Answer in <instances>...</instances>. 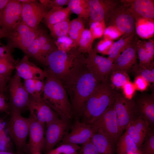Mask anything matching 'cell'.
Segmentation results:
<instances>
[{
  "instance_id": "bcb514c9",
  "label": "cell",
  "mask_w": 154,
  "mask_h": 154,
  "mask_svg": "<svg viewBox=\"0 0 154 154\" xmlns=\"http://www.w3.org/2000/svg\"><path fill=\"white\" fill-rule=\"evenodd\" d=\"M123 96L126 99L131 100L133 99L136 90L133 83L130 80H128L123 86Z\"/></svg>"
},
{
  "instance_id": "e575fe53",
  "label": "cell",
  "mask_w": 154,
  "mask_h": 154,
  "mask_svg": "<svg viewBox=\"0 0 154 154\" xmlns=\"http://www.w3.org/2000/svg\"><path fill=\"white\" fill-rule=\"evenodd\" d=\"M125 130V131L135 143L139 149L147 135L138 131L136 128L132 121L128 125Z\"/></svg>"
},
{
  "instance_id": "3957f363",
  "label": "cell",
  "mask_w": 154,
  "mask_h": 154,
  "mask_svg": "<svg viewBox=\"0 0 154 154\" xmlns=\"http://www.w3.org/2000/svg\"><path fill=\"white\" fill-rule=\"evenodd\" d=\"M45 70L47 75L42 99L61 119L67 121L71 118L73 111L66 91L58 79Z\"/></svg>"
},
{
  "instance_id": "83f0119b",
  "label": "cell",
  "mask_w": 154,
  "mask_h": 154,
  "mask_svg": "<svg viewBox=\"0 0 154 154\" xmlns=\"http://www.w3.org/2000/svg\"><path fill=\"white\" fill-rule=\"evenodd\" d=\"M68 5L71 12L77 15L78 17L85 20L89 19L88 0H70Z\"/></svg>"
},
{
  "instance_id": "680465c9",
  "label": "cell",
  "mask_w": 154,
  "mask_h": 154,
  "mask_svg": "<svg viewBox=\"0 0 154 154\" xmlns=\"http://www.w3.org/2000/svg\"><path fill=\"white\" fill-rule=\"evenodd\" d=\"M0 154H15L10 151H0Z\"/></svg>"
},
{
  "instance_id": "ee69618b",
  "label": "cell",
  "mask_w": 154,
  "mask_h": 154,
  "mask_svg": "<svg viewBox=\"0 0 154 154\" xmlns=\"http://www.w3.org/2000/svg\"><path fill=\"white\" fill-rule=\"evenodd\" d=\"M123 34L117 28L113 26H108L104 31V38L112 41L123 36Z\"/></svg>"
},
{
  "instance_id": "9a60e30c",
  "label": "cell",
  "mask_w": 154,
  "mask_h": 154,
  "mask_svg": "<svg viewBox=\"0 0 154 154\" xmlns=\"http://www.w3.org/2000/svg\"><path fill=\"white\" fill-rule=\"evenodd\" d=\"M118 2L113 0H88L90 11L89 24L103 20L106 24L110 13Z\"/></svg>"
},
{
  "instance_id": "52a82bcc",
  "label": "cell",
  "mask_w": 154,
  "mask_h": 154,
  "mask_svg": "<svg viewBox=\"0 0 154 154\" xmlns=\"http://www.w3.org/2000/svg\"><path fill=\"white\" fill-rule=\"evenodd\" d=\"M110 13L106 23L117 28L126 37L135 34V20L134 16L120 2Z\"/></svg>"
},
{
  "instance_id": "6da1fadb",
  "label": "cell",
  "mask_w": 154,
  "mask_h": 154,
  "mask_svg": "<svg viewBox=\"0 0 154 154\" xmlns=\"http://www.w3.org/2000/svg\"><path fill=\"white\" fill-rule=\"evenodd\" d=\"M85 60L77 48L68 52L57 48L48 57L45 70L58 79L65 88L85 65Z\"/></svg>"
},
{
  "instance_id": "7c38bea8",
  "label": "cell",
  "mask_w": 154,
  "mask_h": 154,
  "mask_svg": "<svg viewBox=\"0 0 154 154\" xmlns=\"http://www.w3.org/2000/svg\"><path fill=\"white\" fill-rule=\"evenodd\" d=\"M22 7L18 0H9L5 8L1 27L7 37L22 21Z\"/></svg>"
},
{
  "instance_id": "f5cc1de1",
  "label": "cell",
  "mask_w": 154,
  "mask_h": 154,
  "mask_svg": "<svg viewBox=\"0 0 154 154\" xmlns=\"http://www.w3.org/2000/svg\"><path fill=\"white\" fill-rule=\"evenodd\" d=\"M11 78L0 75V94L5 96V93L8 89V83Z\"/></svg>"
},
{
  "instance_id": "91938a15",
  "label": "cell",
  "mask_w": 154,
  "mask_h": 154,
  "mask_svg": "<svg viewBox=\"0 0 154 154\" xmlns=\"http://www.w3.org/2000/svg\"><path fill=\"white\" fill-rule=\"evenodd\" d=\"M19 1L22 3H27L33 1L34 0H18Z\"/></svg>"
},
{
  "instance_id": "44dd1931",
  "label": "cell",
  "mask_w": 154,
  "mask_h": 154,
  "mask_svg": "<svg viewBox=\"0 0 154 154\" xmlns=\"http://www.w3.org/2000/svg\"><path fill=\"white\" fill-rule=\"evenodd\" d=\"M93 133L90 125L77 120L70 132L64 138L62 143L82 145L91 139Z\"/></svg>"
},
{
  "instance_id": "cb8c5ba5",
  "label": "cell",
  "mask_w": 154,
  "mask_h": 154,
  "mask_svg": "<svg viewBox=\"0 0 154 154\" xmlns=\"http://www.w3.org/2000/svg\"><path fill=\"white\" fill-rule=\"evenodd\" d=\"M90 139L100 154H113L114 145L103 133L94 132Z\"/></svg>"
},
{
  "instance_id": "db71d44e",
  "label": "cell",
  "mask_w": 154,
  "mask_h": 154,
  "mask_svg": "<svg viewBox=\"0 0 154 154\" xmlns=\"http://www.w3.org/2000/svg\"><path fill=\"white\" fill-rule=\"evenodd\" d=\"M6 96L0 94V112L9 113L10 106L6 101Z\"/></svg>"
},
{
  "instance_id": "6f0895ef",
  "label": "cell",
  "mask_w": 154,
  "mask_h": 154,
  "mask_svg": "<svg viewBox=\"0 0 154 154\" xmlns=\"http://www.w3.org/2000/svg\"><path fill=\"white\" fill-rule=\"evenodd\" d=\"M7 37V35L4 32L1 28L0 27V39L2 38Z\"/></svg>"
},
{
  "instance_id": "ac0fdd59",
  "label": "cell",
  "mask_w": 154,
  "mask_h": 154,
  "mask_svg": "<svg viewBox=\"0 0 154 154\" xmlns=\"http://www.w3.org/2000/svg\"><path fill=\"white\" fill-rule=\"evenodd\" d=\"M120 2L135 18H142L154 20V0H122Z\"/></svg>"
},
{
  "instance_id": "816d5d0a",
  "label": "cell",
  "mask_w": 154,
  "mask_h": 154,
  "mask_svg": "<svg viewBox=\"0 0 154 154\" xmlns=\"http://www.w3.org/2000/svg\"><path fill=\"white\" fill-rule=\"evenodd\" d=\"M23 84L25 89L30 96L35 95V79H29L24 80Z\"/></svg>"
},
{
  "instance_id": "74e56055",
  "label": "cell",
  "mask_w": 154,
  "mask_h": 154,
  "mask_svg": "<svg viewBox=\"0 0 154 154\" xmlns=\"http://www.w3.org/2000/svg\"><path fill=\"white\" fill-rule=\"evenodd\" d=\"M15 62L0 58V75L10 78L11 73L15 69Z\"/></svg>"
},
{
  "instance_id": "c3c4849f",
  "label": "cell",
  "mask_w": 154,
  "mask_h": 154,
  "mask_svg": "<svg viewBox=\"0 0 154 154\" xmlns=\"http://www.w3.org/2000/svg\"><path fill=\"white\" fill-rule=\"evenodd\" d=\"M135 77L133 83L136 90L141 92L146 90L150 85L148 82L141 76H137Z\"/></svg>"
},
{
  "instance_id": "30bf717a",
  "label": "cell",
  "mask_w": 154,
  "mask_h": 154,
  "mask_svg": "<svg viewBox=\"0 0 154 154\" xmlns=\"http://www.w3.org/2000/svg\"><path fill=\"white\" fill-rule=\"evenodd\" d=\"M134 99L128 100L119 92L114 102V107L119 127V138L129 124L135 119Z\"/></svg>"
},
{
  "instance_id": "7bdbcfd3",
  "label": "cell",
  "mask_w": 154,
  "mask_h": 154,
  "mask_svg": "<svg viewBox=\"0 0 154 154\" xmlns=\"http://www.w3.org/2000/svg\"><path fill=\"white\" fill-rule=\"evenodd\" d=\"M80 148L78 145L64 143L55 149L60 154H72L77 152Z\"/></svg>"
},
{
  "instance_id": "e0dca14e",
  "label": "cell",
  "mask_w": 154,
  "mask_h": 154,
  "mask_svg": "<svg viewBox=\"0 0 154 154\" xmlns=\"http://www.w3.org/2000/svg\"><path fill=\"white\" fill-rule=\"evenodd\" d=\"M15 69L17 75L24 80L33 79L44 81L47 75L45 70H43L31 62L27 55L24 56L21 60L15 61Z\"/></svg>"
},
{
  "instance_id": "f35d334b",
  "label": "cell",
  "mask_w": 154,
  "mask_h": 154,
  "mask_svg": "<svg viewBox=\"0 0 154 154\" xmlns=\"http://www.w3.org/2000/svg\"><path fill=\"white\" fill-rule=\"evenodd\" d=\"M25 53L29 57H31L41 63L40 47L38 36L31 43Z\"/></svg>"
},
{
  "instance_id": "277c9868",
  "label": "cell",
  "mask_w": 154,
  "mask_h": 154,
  "mask_svg": "<svg viewBox=\"0 0 154 154\" xmlns=\"http://www.w3.org/2000/svg\"><path fill=\"white\" fill-rule=\"evenodd\" d=\"M101 82L89 71L85 64L65 88L71 99L73 112L79 115L86 100Z\"/></svg>"
},
{
  "instance_id": "ab89813d",
  "label": "cell",
  "mask_w": 154,
  "mask_h": 154,
  "mask_svg": "<svg viewBox=\"0 0 154 154\" xmlns=\"http://www.w3.org/2000/svg\"><path fill=\"white\" fill-rule=\"evenodd\" d=\"M114 42L113 41L103 38L98 43L95 49L96 53L103 55H108L110 48Z\"/></svg>"
},
{
  "instance_id": "2e32d148",
  "label": "cell",
  "mask_w": 154,
  "mask_h": 154,
  "mask_svg": "<svg viewBox=\"0 0 154 154\" xmlns=\"http://www.w3.org/2000/svg\"><path fill=\"white\" fill-rule=\"evenodd\" d=\"M29 147L31 154L40 152L44 148V123L39 121L33 113H30Z\"/></svg>"
},
{
  "instance_id": "ba28073f",
  "label": "cell",
  "mask_w": 154,
  "mask_h": 154,
  "mask_svg": "<svg viewBox=\"0 0 154 154\" xmlns=\"http://www.w3.org/2000/svg\"><path fill=\"white\" fill-rule=\"evenodd\" d=\"M39 32V29L31 28L22 21L9 34L7 45L13 49L19 48L25 53Z\"/></svg>"
},
{
  "instance_id": "94428289",
  "label": "cell",
  "mask_w": 154,
  "mask_h": 154,
  "mask_svg": "<svg viewBox=\"0 0 154 154\" xmlns=\"http://www.w3.org/2000/svg\"><path fill=\"white\" fill-rule=\"evenodd\" d=\"M127 154H141L140 152H131Z\"/></svg>"
},
{
  "instance_id": "d4e9b609",
  "label": "cell",
  "mask_w": 154,
  "mask_h": 154,
  "mask_svg": "<svg viewBox=\"0 0 154 154\" xmlns=\"http://www.w3.org/2000/svg\"><path fill=\"white\" fill-rule=\"evenodd\" d=\"M70 12L68 6L54 8L47 11L43 18L47 26L52 25L69 19Z\"/></svg>"
},
{
  "instance_id": "d590c367",
  "label": "cell",
  "mask_w": 154,
  "mask_h": 154,
  "mask_svg": "<svg viewBox=\"0 0 154 154\" xmlns=\"http://www.w3.org/2000/svg\"><path fill=\"white\" fill-rule=\"evenodd\" d=\"M54 43L57 49L65 52L69 51L77 47L76 44L68 35L57 38Z\"/></svg>"
},
{
  "instance_id": "6125c7cd",
  "label": "cell",
  "mask_w": 154,
  "mask_h": 154,
  "mask_svg": "<svg viewBox=\"0 0 154 154\" xmlns=\"http://www.w3.org/2000/svg\"><path fill=\"white\" fill-rule=\"evenodd\" d=\"M31 154H41L40 152H36L33 153Z\"/></svg>"
},
{
  "instance_id": "484cf974",
  "label": "cell",
  "mask_w": 154,
  "mask_h": 154,
  "mask_svg": "<svg viewBox=\"0 0 154 154\" xmlns=\"http://www.w3.org/2000/svg\"><path fill=\"white\" fill-rule=\"evenodd\" d=\"M135 32L141 38L148 39L153 37L154 20L142 18H135Z\"/></svg>"
},
{
  "instance_id": "f546056e",
  "label": "cell",
  "mask_w": 154,
  "mask_h": 154,
  "mask_svg": "<svg viewBox=\"0 0 154 154\" xmlns=\"http://www.w3.org/2000/svg\"><path fill=\"white\" fill-rule=\"evenodd\" d=\"M82 19L78 17L70 22L68 35L77 46L81 34L85 29Z\"/></svg>"
},
{
  "instance_id": "4dcf8cb0",
  "label": "cell",
  "mask_w": 154,
  "mask_h": 154,
  "mask_svg": "<svg viewBox=\"0 0 154 154\" xmlns=\"http://www.w3.org/2000/svg\"><path fill=\"white\" fill-rule=\"evenodd\" d=\"M94 39L89 29H85L80 37L77 49L80 52L84 54L89 52L92 48Z\"/></svg>"
},
{
  "instance_id": "603a6c76",
  "label": "cell",
  "mask_w": 154,
  "mask_h": 154,
  "mask_svg": "<svg viewBox=\"0 0 154 154\" xmlns=\"http://www.w3.org/2000/svg\"><path fill=\"white\" fill-rule=\"evenodd\" d=\"M135 34L124 37L114 42L109 51L108 58L113 62L125 50L131 45L137 39Z\"/></svg>"
},
{
  "instance_id": "be15d7a7",
  "label": "cell",
  "mask_w": 154,
  "mask_h": 154,
  "mask_svg": "<svg viewBox=\"0 0 154 154\" xmlns=\"http://www.w3.org/2000/svg\"><path fill=\"white\" fill-rule=\"evenodd\" d=\"M72 154H78V153L77 152H76V153H74Z\"/></svg>"
},
{
  "instance_id": "8992f818",
  "label": "cell",
  "mask_w": 154,
  "mask_h": 154,
  "mask_svg": "<svg viewBox=\"0 0 154 154\" xmlns=\"http://www.w3.org/2000/svg\"><path fill=\"white\" fill-rule=\"evenodd\" d=\"M11 117L7 124L8 133L17 147L21 148L25 145L29 134V118L21 116V112L10 109Z\"/></svg>"
},
{
  "instance_id": "9c48e42d",
  "label": "cell",
  "mask_w": 154,
  "mask_h": 154,
  "mask_svg": "<svg viewBox=\"0 0 154 154\" xmlns=\"http://www.w3.org/2000/svg\"><path fill=\"white\" fill-rule=\"evenodd\" d=\"M113 61L108 58L98 54L92 49L86 57L85 64L87 69L101 82L109 78L113 72Z\"/></svg>"
},
{
  "instance_id": "60d3db41",
  "label": "cell",
  "mask_w": 154,
  "mask_h": 154,
  "mask_svg": "<svg viewBox=\"0 0 154 154\" xmlns=\"http://www.w3.org/2000/svg\"><path fill=\"white\" fill-rule=\"evenodd\" d=\"M145 50L146 56V64L147 66H149L154 61V42L152 39L147 41H142Z\"/></svg>"
},
{
  "instance_id": "681fc988",
  "label": "cell",
  "mask_w": 154,
  "mask_h": 154,
  "mask_svg": "<svg viewBox=\"0 0 154 154\" xmlns=\"http://www.w3.org/2000/svg\"><path fill=\"white\" fill-rule=\"evenodd\" d=\"M13 50L7 45H5L1 44L0 45V58L6 59L15 62L12 55Z\"/></svg>"
},
{
  "instance_id": "5b68a950",
  "label": "cell",
  "mask_w": 154,
  "mask_h": 154,
  "mask_svg": "<svg viewBox=\"0 0 154 154\" xmlns=\"http://www.w3.org/2000/svg\"><path fill=\"white\" fill-rule=\"evenodd\" d=\"M114 102L90 125L94 132H98L103 133L115 145L119 136V127L114 107Z\"/></svg>"
},
{
  "instance_id": "836d02e7",
  "label": "cell",
  "mask_w": 154,
  "mask_h": 154,
  "mask_svg": "<svg viewBox=\"0 0 154 154\" xmlns=\"http://www.w3.org/2000/svg\"><path fill=\"white\" fill-rule=\"evenodd\" d=\"M141 154H154V131L151 128L140 147Z\"/></svg>"
},
{
  "instance_id": "f907efd6",
  "label": "cell",
  "mask_w": 154,
  "mask_h": 154,
  "mask_svg": "<svg viewBox=\"0 0 154 154\" xmlns=\"http://www.w3.org/2000/svg\"><path fill=\"white\" fill-rule=\"evenodd\" d=\"M70 0H48V3L46 9H48L54 8L63 7L65 5H68Z\"/></svg>"
},
{
  "instance_id": "7dc6e473",
  "label": "cell",
  "mask_w": 154,
  "mask_h": 154,
  "mask_svg": "<svg viewBox=\"0 0 154 154\" xmlns=\"http://www.w3.org/2000/svg\"><path fill=\"white\" fill-rule=\"evenodd\" d=\"M81 154H100L91 139L82 144Z\"/></svg>"
},
{
  "instance_id": "7402d4cb",
  "label": "cell",
  "mask_w": 154,
  "mask_h": 154,
  "mask_svg": "<svg viewBox=\"0 0 154 154\" xmlns=\"http://www.w3.org/2000/svg\"><path fill=\"white\" fill-rule=\"evenodd\" d=\"M137 39L123 51L113 64V72L119 71L127 73L137 63V54L136 43Z\"/></svg>"
},
{
  "instance_id": "b9f144b4",
  "label": "cell",
  "mask_w": 154,
  "mask_h": 154,
  "mask_svg": "<svg viewBox=\"0 0 154 154\" xmlns=\"http://www.w3.org/2000/svg\"><path fill=\"white\" fill-rule=\"evenodd\" d=\"M132 122L138 131L146 135L151 128L147 120L142 117L136 118Z\"/></svg>"
},
{
  "instance_id": "11a10c76",
  "label": "cell",
  "mask_w": 154,
  "mask_h": 154,
  "mask_svg": "<svg viewBox=\"0 0 154 154\" xmlns=\"http://www.w3.org/2000/svg\"><path fill=\"white\" fill-rule=\"evenodd\" d=\"M36 95L35 96H41L44 88L43 80L35 79Z\"/></svg>"
},
{
  "instance_id": "8d00e7d4",
  "label": "cell",
  "mask_w": 154,
  "mask_h": 154,
  "mask_svg": "<svg viewBox=\"0 0 154 154\" xmlns=\"http://www.w3.org/2000/svg\"><path fill=\"white\" fill-rule=\"evenodd\" d=\"M89 29L95 40L103 36L106 27L105 21L93 22L90 24Z\"/></svg>"
},
{
  "instance_id": "f1b7e54d",
  "label": "cell",
  "mask_w": 154,
  "mask_h": 154,
  "mask_svg": "<svg viewBox=\"0 0 154 154\" xmlns=\"http://www.w3.org/2000/svg\"><path fill=\"white\" fill-rule=\"evenodd\" d=\"M131 72L135 76H141L147 80L150 84L154 83V62L148 66H144L137 63L131 69Z\"/></svg>"
},
{
  "instance_id": "f6af8a7d",
  "label": "cell",
  "mask_w": 154,
  "mask_h": 154,
  "mask_svg": "<svg viewBox=\"0 0 154 154\" xmlns=\"http://www.w3.org/2000/svg\"><path fill=\"white\" fill-rule=\"evenodd\" d=\"M136 46L137 56L139 60L138 64L141 66H147L146 64V54L142 41L137 39Z\"/></svg>"
},
{
  "instance_id": "03108f58",
  "label": "cell",
  "mask_w": 154,
  "mask_h": 154,
  "mask_svg": "<svg viewBox=\"0 0 154 154\" xmlns=\"http://www.w3.org/2000/svg\"></svg>"
},
{
  "instance_id": "d6a6232c",
  "label": "cell",
  "mask_w": 154,
  "mask_h": 154,
  "mask_svg": "<svg viewBox=\"0 0 154 154\" xmlns=\"http://www.w3.org/2000/svg\"><path fill=\"white\" fill-rule=\"evenodd\" d=\"M110 77V81L112 86L118 89L122 88L125 83L129 80L127 73L122 72L113 71Z\"/></svg>"
},
{
  "instance_id": "7a4b0ae2",
  "label": "cell",
  "mask_w": 154,
  "mask_h": 154,
  "mask_svg": "<svg viewBox=\"0 0 154 154\" xmlns=\"http://www.w3.org/2000/svg\"><path fill=\"white\" fill-rule=\"evenodd\" d=\"M118 93L111 85L109 79L101 82L86 100L79 115L82 122L92 124L114 102Z\"/></svg>"
},
{
  "instance_id": "5bb4252c",
  "label": "cell",
  "mask_w": 154,
  "mask_h": 154,
  "mask_svg": "<svg viewBox=\"0 0 154 154\" xmlns=\"http://www.w3.org/2000/svg\"><path fill=\"white\" fill-rule=\"evenodd\" d=\"M47 11L37 0L22 3V22L31 28L38 29L40 23Z\"/></svg>"
},
{
  "instance_id": "8fae6325",
  "label": "cell",
  "mask_w": 154,
  "mask_h": 154,
  "mask_svg": "<svg viewBox=\"0 0 154 154\" xmlns=\"http://www.w3.org/2000/svg\"><path fill=\"white\" fill-rule=\"evenodd\" d=\"M8 88L10 96V108L21 112L27 108L30 95L25 89L21 78L16 73L11 78Z\"/></svg>"
},
{
  "instance_id": "4316f807",
  "label": "cell",
  "mask_w": 154,
  "mask_h": 154,
  "mask_svg": "<svg viewBox=\"0 0 154 154\" xmlns=\"http://www.w3.org/2000/svg\"><path fill=\"white\" fill-rule=\"evenodd\" d=\"M116 144L117 154L140 152L135 143L126 131L119 137Z\"/></svg>"
},
{
  "instance_id": "d6986e66",
  "label": "cell",
  "mask_w": 154,
  "mask_h": 154,
  "mask_svg": "<svg viewBox=\"0 0 154 154\" xmlns=\"http://www.w3.org/2000/svg\"><path fill=\"white\" fill-rule=\"evenodd\" d=\"M135 102L134 115L135 118H144L151 127L154 126V96L152 94H143L134 99Z\"/></svg>"
},
{
  "instance_id": "1f68e13d",
  "label": "cell",
  "mask_w": 154,
  "mask_h": 154,
  "mask_svg": "<svg viewBox=\"0 0 154 154\" xmlns=\"http://www.w3.org/2000/svg\"><path fill=\"white\" fill-rule=\"evenodd\" d=\"M70 21L69 19L54 25L47 26L51 36L55 39L68 35Z\"/></svg>"
},
{
  "instance_id": "e7e4bbea",
  "label": "cell",
  "mask_w": 154,
  "mask_h": 154,
  "mask_svg": "<svg viewBox=\"0 0 154 154\" xmlns=\"http://www.w3.org/2000/svg\"><path fill=\"white\" fill-rule=\"evenodd\" d=\"M1 44V43L0 42V45Z\"/></svg>"
},
{
  "instance_id": "9f6ffc18",
  "label": "cell",
  "mask_w": 154,
  "mask_h": 154,
  "mask_svg": "<svg viewBox=\"0 0 154 154\" xmlns=\"http://www.w3.org/2000/svg\"><path fill=\"white\" fill-rule=\"evenodd\" d=\"M9 0H0V27L5 8Z\"/></svg>"
},
{
  "instance_id": "4fadbf2b",
  "label": "cell",
  "mask_w": 154,
  "mask_h": 154,
  "mask_svg": "<svg viewBox=\"0 0 154 154\" xmlns=\"http://www.w3.org/2000/svg\"><path fill=\"white\" fill-rule=\"evenodd\" d=\"M30 113L37 119L46 125L59 120L58 115L42 100L41 96H29L27 106Z\"/></svg>"
},
{
  "instance_id": "ffe728a7",
  "label": "cell",
  "mask_w": 154,
  "mask_h": 154,
  "mask_svg": "<svg viewBox=\"0 0 154 154\" xmlns=\"http://www.w3.org/2000/svg\"><path fill=\"white\" fill-rule=\"evenodd\" d=\"M46 125L43 148L48 152L62 139L68 125L66 121L60 119Z\"/></svg>"
}]
</instances>
